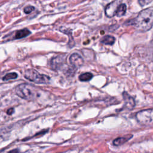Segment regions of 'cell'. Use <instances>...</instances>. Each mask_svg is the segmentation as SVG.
I'll list each match as a JSON object with an SVG mask.
<instances>
[{
	"label": "cell",
	"mask_w": 153,
	"mask_h": 153,
	"mask_svg": "<svg viewBox=\"0 0 153 153\" xmlns=\"http://www.w3.org/2000/svg\"><path fill=\"white\" fill-rule=\"evenodd\" d=\"M153 0H139V3L142 7L146 6L149 4Z\"/></svg>",
	"instance_id": "cell-15"
},
{
	"label": "cell",
	"mask_w": 153,
	"mask_h": 153,
	"mask_svg": "<svg viewBox=\"0 0 153 153\" xmlns=\"http://www.w3.org/2000/svg\"><path fill=\"white\" fill-rule=\"evenodd\" d=\"M131 137H132V135H127L125 136L118 137L113 140V144L115 146L121 145L123 143L127 142Z\"/></svg>",
	"instance_id": "cell-9"
},
{
	"label": "cell",
	"mask_w": 153,
	"mask_h": 153,
	"mask_svg": "<svg viewBox=\"0 0 153 153\" xmlns=\"http://www.w3.org/2000/svg\"><path fill=\"white\" fill-rule=\"evenodd\" d=\"M137 121L143 124L153 125V109L142 110L136 115Z\"/></svg>",
	"instance_id": "cell-4"
},
{
	"label": "cell",
	"mask_w": 153,
	"mask_h": 153,
	"mask_svg": "<svg viewBox=\"0 0 153 153\" xmlns=\"http://www.w3.org/2000/svg\"><path fill=\"white\" fill-rule=\"evenodd\" d=\"M119 6L118 2L116 1L112 2L111 3L108 4L105 9V13L107 17H112L114 15H115L116 11Z\"/></svg>",
	"instance_id": "cell-5"
},
{
	"label": "cell",
	"mask_w": 153,
	"mask_h": 153,
	"mask_svg": "<svg viewBox=\"0 0 153 153\" xmlns=\"http://www.w3.org/2000/svg\"><path fill=\"white\" fill-rule=\"evenodd\" d=\"M13 112H14V109L13 108H10L7 110V113L8 115H11L13 113Z\"/></svg>",
	"instance_id": "cell-17"
},
{
	"label": "cell",
	"mask_w": 153,
	"mask_h": 153,
	"mask_svg": "<svg viewBox=\"0 0 153 153\" xmlns=\"http://www.w3.org/2000/svg\"><path fill=\"white\" fill-rule=\"evenodd\" d=\"M30 33V32L27 29H23L16 32L14 35V39H21L27 36Z\"/></svg>",
	"instance_id": "cell-10"
},
{
	"label": "cell",
	"mask_w": 153,
	"mask_h": 153,
	"mask_svg": "<svg viewBox=\"0 0 153 153\" xmlns=\"http://www.w3.org/2000/svg\"><path fill=\"white\" fill-rule=\"evenodd\" d=\"M126 10H127L126 5L124 4H121L118 7V8L116 11L115 15L117 17H121L125 14L126 12Z\"/></svg>",
	"instance_id": "cell-12"
},
{
	"label": "cell",
	"mask_w": 153,
	"mask_h": 153,
	"mask_svg": "<svg viewBox=\"0 0 153 153\" xmlns=\"http://www.w3.org/2000/svg\"><path fill=\"white\" fill-rule=\"evenodd\" d=\"M93 75L90 72H86L81 74L79 76V79L81 81H90L92 78Z\"/></svg>",
	"instance_id": "cell-13"
},
{
	"label": "cell",
	"mask_w": 153,
	"mask_h": 153,
	"mask_svg": "<svg viewBox=\"0 0 153 153\" xmlns=\"http://www.w3.org/2000/svg\"><path fill=\"white\" fill-rule=\"evenodd\" d=\"M100 42L106 45H112L115 42V38L110 35H106L101 39Z\"/></svg>",
	"instance_id": "cell-11"
},
{
	"label": "cell",
	"mask_w": 153,
	"mask_h": 153,
	"mask_svg": "<svg viewBox=\"0 0 153 153\" xmlns=\"http://www.w3.org/2000/svg\"><path fill=\"white\" fill-rule=\"evenodd\" d=\"M15 91L18 96L27 100H33L38 96L36 88L26 83L18 85L16 87Z\"/></svg>",
	"instance_id": "cell-2"
},
{
	"label": "cell",
	"mask_w": 153,
	"mask_h": 153,
	"mask_svg": "<svg viewBox=\"0 0 153 153\" xmlns=\"http://www.w3.org/2000/svg\"><path fill=\"white\" fill-rule=\"evenodd\" d=\"M132 24L137 30L140 32H146L153 26V8H148L142 10Z\"/></svg>",
	"instance_id": "cell-1"
},
{
	"label": "cell",
	"mask_w": 153,
	"mask_h": 153,
	"mask_svg": "<svg viewBox=\"0 0 153 153\" xmlns=\"http://www.w3.org/2000/svg\"><path fill=\"white\" fill-rule=\"evenodd\" d=\"M69 62L75 68L81 66L84 63V60L81 56L76 53H74L69 57Z\"/></svg>",
	"instance_id": "cell-6"
},
{
	"label": "cell",
	"mask_w": 153,
	"mask_h": 153,
	"mask_svg": "<svg viewBox=\"0 0 153 153\" xmlns=\"http://www.w3.org/2000/svg\"><path fill=\"white\" fill-rule=\"evenodd\" d=\"M8 153H19V150L18 149H12L10 151H9Z\"/></svg>",
	"instance_id": "cell-18"
},
{
	"label": "cell",
	"mask_w": 153,
	"mask_h": 153,
	"mask_svg": "<svg viewBox=\"0 0 153 153\" xmlns=\"http://www.w3.org/2000/svg\"><path fill=\"white\" fill-rule=\"evenodd\" d=\"M24 76L27 79L37 84H48L50 80L48 75L41 74L36 70L32 69L26 70Z\"/></svg>",
	"instance_id": "cell-3"
},
{
	"label": "cell",
	"mask_w": 153,
	"mask_h": 153,
	"mask_svg": "<svg viewBox=\"0 0 153 153\" xmlns=\"http://www.w3.org/2000/svg\"><path fill=\"white\" fill-rule=\"evenodd\" d=\"M34 10V7L33 6H31V5H29V6H27L25 8H24V12L26 13V14H29L30 13H31L33 10Z\"/></svg>",
	"instance_id": "cell-16"
},
{
	"label": "cell",
	"mask_w": 153,
	"mask_h": 153,
	"mask_svg": "<svg viewBox=\"0 0 153 153\" xmlns=\"http://www.w3.org/2000/svg\"><path fill=\"white\" fill-rule=\"evenodd\" d=\"M63 61L64 59L63 58V56H56L52 59L51 62V66L53 69H57L62 66V65L63 63Z\"/></svg>",
	"instance_id": "cell-7"
},
{
	"label": "cell",
	"mask_w": 153,
	"mask_h": 153,
	"mask_svg": "<svg viewBox=\"0 0 153 153\" xmlns=\"http://www.w3.org/2000/svg\"><path fill=\"white\" fill-rule=\"evenodd\" d=\"M18 76L17 74L15 72H11V73H8L7 74H6L4 76H3L2 79L4 81H8L10 79H14L17 78Z\"/></svg>",
	"instance_id": "cell-14"
},
{
	"label": "cell",
	"mask_w": 153,
	"mask_h": 153,
	"mask_svg": "<svg viewBox=\"0 0 153 153\" xmlns=\"http://www.w3.org/2000/svg\"><path fill=\"white\" fill-rule=\"evenodd\" d=\"M123 98L125 101V105H126L128 108H132L134 106V101L133 99L127 93H123Z\"/></svg>",
	"instance_id": "cell-8"
}]
</instances>
